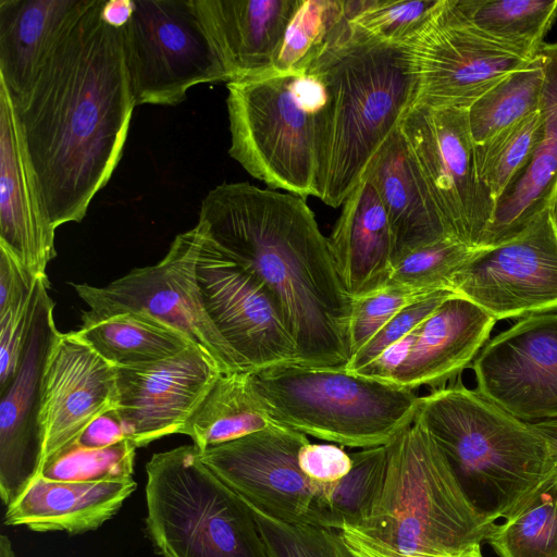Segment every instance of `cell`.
I'll return each mask as SVG.
<instances>
[{"instance_id": "cell-1", "label": "cell", "mask_w": 557, "mask_h": 557, "mask_svg": "<svg viewBox=\"0 0 557 557\" xmlns=\"http://www.w3.org/2000/svg\"><path fill=\"white\" fill-rule=\"evenodd\" d=\"M91 0L14 104L54 228L81 222L115 170L136 107L122 28Z\"/></svg>"}, {"instance_id": "cell-2", "label": "cell", "mask_w": 557, "mask_h": 557, "mask_svg": "<svg viewBox=\"0 0 557 557\" xmlns=\"http://www.w3.org/2000/svg\"><path fill=\"white\" fill-rule=\"evenodd\" d=\"M198 221L271 290L292 332L297 363L344 369L354 301L306 200L245 182L223 183L203 198Z\"/></svg>"}, {"instance_id": "cell-3", "label": "cell", "mask_w": 557, "mask_h": 557, "mask_svg": "<svg viewBox=\"0 0 557 557\" xmlns=\"http://www.w3.org/2000/svg\"><path fill=\"white\" fill-rule=\"evenodd\" d=\"M308 70L325 88L315 197L337 208L417 100L412 44L381 42L349 25Z\"/></svg>"}, {"instance_id": "cell-4", "label": "cell", "mask_w": 557, "mask_h": 557, "mask_svg": "<svg viewBox=\"0 0 557 557\" xmlns=\"http://www.w3.org/2000/svg\"><path fill=\"white\" fill-rule=\"evenodd\" d=\"M494 524L413 421L387 444L383 480L362 518L335 532L351 557H460Z\"/></svg>"}, {"instance_id": "cell-5", "label": "cell", "mask_w": 557, "mask_h": 557, "mask_svg": "<svg viewBox=\"0 0 557 557\" xmlns=\"http://www.w3.org/2000/svg\"><path fill=\"white\" fill-rule=\"evenodd\" d=\"M413 421L495 523L517 515L557 474V448L545 434L462 384L419 396Z\"/></svg>"}, {"instance_id": "cell-6", "label": "cell", "mask_w": 557, "mask_h": 557, "mask_svg": "<svg viewBox=\"0 0 557 557\" xmlns=\"http://www.w3.org/2000/svg\"><path fill=\"white\" fill-rule=\"evenodd\" d=\"M250 386L276 423L354 448L391 443L411 424L414 391L342 368L284 363L249 372Z\"/></svg>"}, {"instance_id": "cell-7", "label": "cell", "mask_w": 557, "mask_h": 557, "mask_svg": "<svg viewBox=\"0 0 557 557\" xmlns=\"http://www.w3.org/2000/svg\"><path fill=\"white\" fill-rule=\"evenodd\" d=\"M226 87L230 156L270 189L315 197L325 104L320 76L268 71Z\"/></svg>"}, {"instance_id": "cell-8", "label": "cell", "mask_w": 557, "mask_h": 557, "mask_svg": "<svg viewBox=\"0 0 557 557\" xmlns=\"http://www.w3.org/2000/svg\"><path fill=\"white\" fill-rule=\"evenodd\" d=\"M146 472V530L162 557H270L246 503L195 445L153 454Z\"/></svg>"}, {"instance_id": "cell-9", "label": "cell", "mask_w": 557, "mask_h": 557, "mask_svg": "<svg viewBox=\"0 0 557 557\" xmlns=\"http://www.w3.org/2000/svg\"><path fill=\"white\" fill-rule=\"evenodd\" d=\"M206 233L198 221L174 238L158 263L134 269L106 286L72 284L89 308L82 313V325L123 312L146 313L187 336L222 373L242 372L202 304L197 261Z\"/></svg>"}, {"instance_id": "cell-10", "label": "cell", "mask_w": 557, "mask_h": 557, "mask_svg": "<svg viewBox=\"0 0 557 557\" xmlns=\"http://www.w3.org/2000/svg\"><path fill=\"white\" fill-rule=\"evenodd\" d=\"M122 39L136 106H176L198 84L226 82L193 0H134Z\"/></svg>"}, {"instance_id": "cell-11", "label": "cell", "mask_w": 557, "mask_h": 557, "mask_svg": "<svg viewBox=\"0 0 557 557\" xmlns=\"http://www.w3.org/2000/svg\"><path fill=\"white\" fill-rule=\"evenodd\" d=\"M400 131L448 235L478 249L491 223L495 199L479 174L467 109L414 103Z\"/></svg>"}, {"instance_id": "cell-12", "label": "cell", "mask_w": 557, "mask_h": 557, "mask_svg": "<svg viewBox=\"0 0 557 557\" xmlns=\"http://www.w3.org/2000/svg\"><path fill=\"white\" fill-rule=\"evenodd\" d=\"M197 282L203 307L242 372L297 363L292 332L271 290L208 231L197 261Z\"/></svg>"}, {"instance_id": "cell-13", "label": "cell", "mask_w": 557, "mask_h": 557, "mask_svg": "<svg viewBox=\"0 0 557 557\" xmlns=\"http://www.w3.org/2000/svg\"><path fill=\"white\" fill-rule=\"evenodd\" d=\"M307 435L275 424L200 453V459L243 499L280 521L327 528L324 485L299 469Z\"/></svg>"}, {"instance_id": "cell-14", "label": "cell", "mask_w": 557, "mask_h": 557, "mask_svg": "<svg viewBox=\"0 0 557 557\" xmlns=\"http://www.w3.org/2000/svg\"><path fill=\"white\" fill-rule=\"evenodd\" d=\"M450 289L496 321L557 310V232L548 208L515 238L474 249Z\"/></svg>"}, {"instance_id": "cell-15", "label": "cell", "mask_w": 557, "mask_h": 557, "mask_svg": "<svg viewBox=\"0 0 557 557\" xmlns=\"http://www.w3.org/2000/svg\"><path fill=\"white\" fill-rule=\"evenodd\" d=\"M418 77L414 103L468 109L527 58L460 18L446 0L443 10L412 42Z\"/></svg>"}, {"instance_id": "cell-16", "label": "cell", "mask_w": 557, "mask_h": 557, "mask_svg": "<svg viewBox=\"0 0 557 557\" xmlns=\"http://www.w3.org/2000/svg\"><path fill=\"white\" fill-rule=\"evenodd\" d=\"M476 391L531 423L557 420V313L529 315L473 360Z\"/></svg>"}, {"instance_id": "cell-17", "label": "cell", "mask_w": 557, "mask_h": 557, "mask_svg": "<svg viewBox=\"0 0 557 557\" xmlns=\"http://www.w3.org/2000/svg\"><path fill=\"white\" fill-rule=\"evenodd\" d=\"M49 282L40 292L18 369L0 391V496L8 507L39 476L44 444L39 426L45 366L59 334Z\"/></svg>"}, {"instance_id": "cell-18", "label": "cell", "mask_w": 557, "mask_h": 557, "mask_svg": "<svg viewBox=\"0 0 557 557\" xmlns=\"http://www.w3.org/2000/svg\"><path fill=\"white\" fill-rule=\"evenodd\" d=\"M221 374L196 345L157 362L116 368V409L136 447L181 434Z\"/></svg>"}, {"instance_id": "cell-19", "label": "cell", "mask_w": 557, "mask_h": 557, "mask_svg": "<svg viewBox=\"0 0 557 557\" xmlns=\"http://www.w3.org/2000/svg\"><path fill=\"white\" fill-rule=\"evenodd\" d=\"M117 401L116 368L76 332H59L44 370L39 426L42 466Z\"/></svg>"}, {"instance_id": "cell-20", "label": "cell", "mask_w": 557, "mask_h": 557, "mask_svg": "<svg viewBox=\"0 0 557 557\" xmlns=\"http://www.w3.org/2000/svg\"><path fill=\"white\" fill-rule=\"evenodd\" d=\"M54 232L13 101L0 83V247L38 277L57 255Z\"/></svg>"}, {"instance_id": "cell-21", "label": "cell", "mask_w": 557, "mask_h": 557, "mask_svg": "<svg viewBox=\"0 0 557 557\" xmlns=\"http://www.w3.org/2000/svg\"><path fill=\"white\" fill-rule=\"evenodd\" d=\"M300 0H193L226 84L261 75L274 64Z\"/></svg>"}, {"instance_id": "cell-22", "label": "cell", "mask_w": 557, "mask_h": 557, "mask_svg": "<svg viewBox=\"0 0 557 557\" xmlns=\"http://www.w3.org/2000/svg\"><path fill=\"white\" fill-rule=\"evenodd\" d=\"M495 322L471 300L448 298L412 331L409 355L389 383L411 391L443 385L476 358Z\"/></svg>"}, {"instance_id": "cell-23", "label": "cell", "mask_w": 557, "mask_h": 557, "mask_svg": "<svg viewBox=\"0 0 557 557\" xmlns=\"http://www.w3.org/2000/svg\"><path fill=\"white\" fill-rule=\"evenodd\" d=\"M363 176L374 186L386 211L393 263L414 249L450 237L400 128L374 156Z\"/></svg>"}, {"instance_id": "cell-24", "label": "cell", "mask_w": 557, "mask_h": 557, "mask_svg": "<svg viewBox=\"0 0 557 557\" xmlns=\"http://www.w3.org/2000/svg\"><path fill=\"white\" fill-rule=\"evenodd\" d=\"M91 0H0V83L14 104Z\"/></svg>"}, {"instance_id": "cell-25", "label": "cell", "mask_w": 557, "mask_h": 557, "mask_svg": "<svg viewBox=\"0 0 557 557\" xmlns=\"http://www.w3.org/2000/svg\"><path fill=\"white\" fill-rule=\"evenodd\" d=\"M329 243L338 277L352 301L386 288L393 237L384 206L367 177L345 199Z\"/></svg>"}, {"instance_id": "cell-26", "label": "cell", "mask_w": 557, "mask_h": 557, "mask_svg": "<svg viewBox=\"0 0 557 557\" xmlns=\"http://www.w3.org/2000/svg\"><path fill=\"white\" fill-rule=\"evenodd\" d=\"M537 53L545 71L543 136L529 163L495 201L479 248L493 247L521 234L548 208L557 186V42L544 44Z\"/></svg>"}, {"instance_id": "cell-27", "label": "cell", "mask_w": 557, "mask_h": 557, "mask_svg": "<svg viewBox=\"0 0 557 557\" xmlns=\"http://www.w3.org/2000/svg\"><path fill=\"white\" fill-rule=\"evenodd\" d=\"M136 482H59L38 476L28 490L7 507L4 523L37 532L92 531L111 519L136 490Z\"/></svg>"}, {"instance_id": "cell-28", "label": "cell", "mask_w": 557, "mask_h": 557, "mask_svg": "<svg viewBox=\"0 0 557 557\" xmlns=\"http://www.w3.org/2000/svg\"><path fill=\"white\" fill-rule=\"evenodd\" d=\"M275 424L256 397L249 372H230L219 376L181 434L201 453Z\"/></svg>"}, {"instance_id": "cell-29", "label": "cell", "mask_w": 557, "mask_h": 557, "mask_svg": "<svg viewBox=\"0 0 557 557\" xmlns=\"http://www.w3.org/2000/svg\"><path fill=\"white\" fill-rule=\"evenodd\" d=\"M75 332L115 368L157 362L194 345L164 322L133 311L84 324Z\"/></svg>"}, {"instance_id": "cell-30", "label": "cell", "mask_w": 557, "mask_h": 557, "mask_svg": "<svg viewBox=\"0 0 557 557\" xmlns=\"http://www.w3.org/2000/svg\"><path fill=\"white\" fill-rule=\"evenodd\" d=\"M455 13L496 42L534 58L557 18V0H449Z\"/></svg>"}, {"instance_id": "cell-31", "label": "cell", "mask_w": 557, "mask_h": 557, "mask_svg": "<svg viewBox=\"0 0 557 557\" xmlns=\"http://www.w3.org/2000/svg\"><path fill=\"white\" fill-rule=\"evenodd\" d=\"M545 71L537 53L525 66L508 74L468 109L474 145L484 144L541 110Z\"/></svg>"}, {"instance_id": "cell-32", "label": "cell", "mask_w": 557, "mask_h": 557, "mask_svg": "<svg viewBox=\"0 0 557 557\" xmlns=\"http://www.w3.org/2000/svg\"><path fill=\"white\" fill-rule=\"evenodd\" d=\"M348 26L345 0H300L270 71L307 72Z\"/></svg>"}, {"instance_id": "cell-33", "label": "cell", "mask_w": 557, "mask_h": 557, "mask_svg": "<svg viewBox=\"0 0 557 557\" xmlns=\"http://www.w3.org/2000/svg\"><path fill=\"white\" fill-rule=\"evenodd\" d=\"M485 541L499 557H557V474Z\"/></svg>"}, {"instance_id": "cell-34", "label": "cell", "mask_w": 557, "mask_h": 557, "mask_svg": "<svg viewBox=\"0 0 557 557\" xmlns=\"http://www.w3.org/2000/svg\"><path fill=\"white\" fill-rule=\"evenodd\" d=\"M543 131L544 117L540 110L491 140L475 145L480 177L495 201L529 163Z\"/></svg>"}, {"instance_id": "cell-35", "label": "cell", "mask_w": 557, "mask_h": 557, "mask_svg": "<svg viewBox=\"0 0 557 557\" xmlns=\"http://www.w3.org/2000/svg\"><path fill=\"white\" fill-rule=\"evenodd\" d=\"M351 469L331 485H324L327 527L337 531L342 524H356L372 503L384 476L387 445L361 448L350 454Z\"/></svg>"}, {"instance_id": "cell-36", "label": "cell", "mask_w": 557, "mask_h": 557, "mask_svg": "<svg viewBox=\"0 0 557 557\" xmlns=\"http://www.w3.org/2000/svg\"><path fill=\"white\" fill-rule=\"evenodd\" d=\"M446 0H363L348 23L381 42L411 45L443 10Z\"/></svg>"}, {"instance_id": "cell-37", "label": "cell", "mask_w": 557, "mask_h": 557, "mask_svg": "<svg viewBox=\"0 0 557 557\" xmlns=\"http://www.w3.org/2000/svg\"><path fill=\"white\" fill-rule=\"evenodd\" d=\"M136 448L129 440L104 448H86L73 442L42 466L39 476L59 482L131 480Z\"/></svg>"}, {"instance_id": "cell-38", "label": "cell", "mask_w": 557, "mask_h": 557, "mask_svg": "<svg viewBox=\"0 0 557 557\" xmlns=\"http://www.w3.org/2000/svg\"><path fill=\"white\" fill-rule=\"evenodd\" d=\"M473 250L451 237L414 249L393 263L386 287L451 290L453 276Z\"/></svg>"}, {"instance_id": "cell-39", "label": "cell", "mask_w": 557, "mask_h": 557, "mask_svg": "<svg viewBox=\"0 0 557 557\" xmlns=\"http://www.w3.org/2000/svg\"><path fill=\"white\" fill-rule=\"evenodd\" d=\"M243 500L258 524L270 557H351L335 531L286 523Z\"/></svg>"}, {"instance_id": "cell-40", "label": "cell", "mask_w": 557, "mask_h": 557, "mask_svg": "<svg viewBox=\"0 0 557 557\" xmlns=\"http://www.w3.org/2000/svg\"><path fill=\"white\" fill-rule=\"evenodd\" d=\"M47 275L38 276L0 309V391L14 377L33 325Z\"/></svg>"}, {"instance_id": "cell-41", "label": "cell", "mask_w": 557, "mask_h": 557, "mask_svg": "<svg viewBox=\"0 0 557 557\" xmlns=\"http://www.w3.org/2000/svg\"><path fill=\"white\" fill-rule=\"evenodd\" d=\"M434 292L386 287L354 300L349 324L350 358L399 311Z\"/></svg>"}, {"instance_id": "cell-42", "label": "cell", "mask_w": 557, "mask_h": 557, "mask_svg": "<svg viewBox=\"0 0 557 557\" xmlns=\"http://www.w3.org/2000/svg\"><path fill=\"white\" fill-rule=\"evenodd\" d=\"M453 290L434 292L417 301L391 319L363 347H361L345 366V370L357 373L375 360L387 347L410 334L428 319L445 300L456 296Z\"/></svg>"}, {"instance_id": "cell-43", "label": "cell", "mask_w": 557, "mask_h": 557, "mask_svg": "<svg viewBox=\"0 0 557 557\" xmlns=\"http://www.w3.org/2000/svg\"><path fill=\"white\" fill-rule=\"evenodd\" d=\"M298 466L313 483L331 485L351 469V457L335 444L307 443L298 451Z\"/></svg>"}, {"instance_id": "cell-44", "label": "cell", "mask_w": 557, "mask_h": 557, "mask_svg": "<svg viewBox=\"0 0 557 557\" xmlns=\"http://www.w3.org/2000/svg\"><path fill=\"white\" fill-rule=\"evenodd\" d=\"M126 440L133 442L132 432L115 407L94 419L74 442L86 448H104Z\"/></svg>"}, {"instance_id": "cell-45", "label": "cell", "mask_w": 557, "mask_h": 557, "mask_svg": "<svg viewBox=\"0 0 557 557\" xmlns=\"http://www.w3.org/2000/svg\"><path fill=\"white\" fill-rule=\"evenodd\" d=\"M134 11V0L104 1L101 16L110 25L123 28L129 21Z\"/></svg>"}, {"instance_id": "cell-46", "label": "cell", "mask_w": 557, "mask_h": 557, "mask_svg": "<svg viewBox=\"0 0 557 557\" xmlns=\"http://www.w3.org/2000/svg\"><path fill=\"white\" fill-rule=\"evenodd\" d=\"M543 434H545L557 448V420L546 421L534 424Z\"/></svg>"}, {"instance_id": "cell-47", "label": "cell", "mask_w": 557, "mask_h": 557, "mask_svg": "<svg viewBox=\"0 0 557 557\" xmlns=\"http://www.w3.org/2000/svg\"><path fill=\"white\" fill-rule=\"evenodd\" d=\"M0 557H16L8 535H0Z\"/></svg>"}, {"instance_id": "cell-48", "label": "cell", "mask_w": 557, "mask_h": 557, "mask_svg": "<svg viewBox=\"0 0 557 557\" xmlns=\"http://www.w3.org/2000/svg\"><path fill=\"white\" fill-rule=\"evenodd\" d=\"M549 215L553 222V225L557 232V186L553 194L552 200L548 206Z\"/></svg>"}, {"instance_id": "cell-49", "label": "cell", "mask_w": 557, "mask_h": 557, "mask_svg": "<svg viewBox=\"0 0 557 557\" xmlns=\"http://www.w3.org/2000/svg\"><path fill=\"white\" fill-rule=\"evenodd\" d=\"M460 557H483L481 550V544L473 545L469 547L466 552L461 554Z\"/></svg>"}]
</instances>
